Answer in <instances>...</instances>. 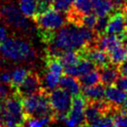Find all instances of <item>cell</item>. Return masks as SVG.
Masks as SVG:
<instances>
[{"mask_svg":"<svg viewBox=\"0 0 127 127\" xmlns=\"http://www.w3.org/2000/svg\"><path fill=\"white\" fill-rule=\"evenodd\" d=\"M125 32V15L122 11H115L109 16L106 33L120 36Z\"/></svg>","mask_w":127,"mask_h":127,"instance_id":"9","label":"cell"},{"mask_svg":"<svg viewBox=\"0 0 127 127\" xmlns=\"http://www.w3.org/2000/svg\"><path fill=\"white\" fill-rule=\"evenodd\" d=\"M108 54H109L110 62L114 65L119 66L120 64L127 60V44L122 43Z\"/></svg>","mask_w":127,"mask_h":127,"instance_id":"17","label":"cell"},{"mask_svg":"<svg viewBox=\"0 0 127 127\" xmlns=\"http://www.w3.org/2000/svg\"><path fill=\"white\" fill-rule=\"evenodd\" d=\"M123 13L125 15V31H126V33H127V7L125 8V10Z\"/></svg>","mask_w":127,"mask_h":127,"instance_id":"34","label":"cell"},{"mask_svg":"<svg viewBox=\"0 0 127 127\" xmlns=\"http://www.w3.org/2000/svg\"><path fill=\"white\" fill-rule=\"evenodd\" d=\"M100 76V82L105 86L113 85L116 84L117 80L121 76L119 68L117 65L110 63L104 67L97 68Z\"/></svg>","mask_w":127,"mask_h":127,"instance_id":"11","label":"cell"},{"mask_svg":"<svg viewBox=\"0 0 127 127\" xmlns=\"http://www.w3.org/2000/svg\"><path fill=\"white\" fill-rule=\"evenodd\" d=\"M95 68H96L95 65L91 60L80 57V60H78L77 63L72 65V66H70V67L64 68L63 72L65 74H68V75L79 77L81 75H84L89 71L95 70Z\"/></svg>","mask_w":127,"mask_h":127,"instance_id":"10","label":"cell"},{"mask_svg":"<svg viewBox=\"0 0 127 127\" xmlns=\"http://www.w3.org/2000/svg\"><path fill=\"white\" fill-rule=\"evenodd\" d=\"M10 89L13 90V88L10 86V85L4 84L2 82H0V96L2 98H6L7 95H10L11 94Z\"/></svg>","mask_w":127,"mask_h":127,"instance_id":"28","label":"cell"},{"mask_svg":"<svg viewBox=\"0 0 127 127\" xmlns=\"http://www.w3.org/2000/svg\"><path fill=\"white\" fill-rule=\"evenodd\" d=\"M1 1H7V0H1Z\"/></svg>","mask_w":127,"mask_h":127,"instance_id":"36","label":"cell"},{"mask_svg":"<svg viewBox=\"0 0 127 127\" xmlns=\"http://www.w3.org/2000/svg\"><path fill=\"white\" fill-rule=\"evenodd\" d=\"M78 80L81 84L82 87L85 86H91L100 82V76H99L98 70H93L87 73L79 76Z\"/></svg>","mask_w":127,"mask_h":127,"instance_id":"20","label":"cell"},{"mask_svg":"<svg viewBox=\"0 0 127 127\" xmlns=\"http://www.w3.org/2000/svg\"><path fill=\"white\" fill-rule=\"evenodd\" d=\"M0 19L7 25L19 30H28V18L21 13L20 8L12 4L4 5L0 8Z\"/></svg>","mask_w":127,"mask_h":127,"instance_id":"5","label":"cell"},{"mask_svg":"<svg viewBox=\"0 0 127 127\" xmlns=\"http://www.w3.org/2000/svg\"><path fill=\"white\" fill-rule=\"evenodd\" d=\"M3 103H0V126H4V120H3V112H2Z\"/></svg>","mask_w":127,"mask_h":127,"instance_id":"33","label":"cell"},{"mask_svg":"<svg viewBox=\"0 0 127 127\" xmlns=\"http://www.w3.org/2000/svg\"><path fill=\"white\" fill-rule=\"evenodd\" d=\"M118 68H119L120 73L122 74V75L127 76V60H125V61H124L122 64H120V65L118 66Z\"/></svg>","mask_w":127,"mask_h":127,"instance_id":"32","label":"cell"},{"mask_svg":"<svg viewBox=\"0 0 127 127\" xmlns=\"http://www.w3.org/2000/svg\"><path fill=\"white\" fill-rule=\"evenodd\" d=\"M8 38L7 36V30L4 26H0V45L5 42Z\"/></svg>","mask_w":127,"mask_h":127,"instance_id":"31","label":"cell"},{"mask_svg":"<svg viewBox=\"0 0 127 127\" xmlns=\"http://www.w3.org/2000/svg\"><path fill=\"white\" fill-rule=\"evenodd\" d=\"M122 40L119 38V36L114 35V34H108L104 33L102 35L97 37L96 40V46L102 50L106 51L107 53L110 52L115 47L122 44Z\"/></svg>","mask_w":127,"mask_h":127,"instance_id":"15","label":"cell"},{"mask_svg":"<svg viewBox=\"0 0 127 127\" xmlns=\"http://www.w3.org/2000/svg\"><path fill=\"white\" fill-rule=\"evenodd\" d=\"M71 5H72L71 0H55L52 3V7L58 11H60L64 14H66L71 9Z\"/></svg>","mask_w":127,"mask_h":127,"instance_id":"25","label":"cell"},{"mask_svg":"<svg viewBox=\"0 0 127 127\" xmlns=\"http://www.w3.org/2000/svg\"><path fill=\"white\" fill-rule=\"evenodd\" d=\"M123 109H125V110H127V97H126V99L124 100V107H123Z\"/></svg>","mask_w":127,"mask_h":127,"instance_id":"35","label":"cell"},{"mask_svg":"<svg viewBox=\"0 0 127 127\" xmlns=\"http://www.w3.org/2000/svg\"><path fill=\"white\" fill-rule=\"evenodd\" d=\"M105 85L99 82L91 86L82 87V94L85 95L87 101L101 100L105 97Z\"/></svg>","mask_w":127,"mask_h":127,"instance_id":"14","label":"cell"},{"mask_svg":"<svg viewBox=\"0 0 127 127\" xmlns=\"http://www.w3.org/2000/svg\"><path fill=\"white\" fill-rule=\"evenodd\" d=\"M59 85H60V87L65 89L72 96L81 94L82 92V85L79 80L75 76L65 74L60 77Z\"/></svg>","mask_w":127,"mask_h":127,"instance_id":"13","label":"cell"},{"mask_svg":"<svg viewBox=\"0 0 127 127\" xmlns=\"http://www.w3.org/2000/svg\"><path fill=\"white\" fill-rule=\"evenodd\" d=\"M127 97V92L113 85H109L105 89V99L111 105L122 108L124 100Z\"/></svg>","mask_w":127,"mask_h":127,"instance_id":"12","label":"cell"},{"mask_svg":"<svg viewBox=\"0 0 127 127\" xmlns=\"http://www.w3.org/2000/svg\"><path fill=\"white\" fill-rule=\"evenodd\" d=\"M48 98L54 115H68L71 108V95L65 89L55 88L48 93Z\"/></svg>","mask_w":127,"mask_h":127,"instance_id":"6","label":"cell"},{"mask_svg":"<svg viewBox=\"0 0 127 127\" xmlns=\"http://www.w3.org/2000/svg\"><path fill=\"white\" fill-rule=\"evenodd\" d=\"M0 52L5 59L15 62L31 61L35 55L32 45L19 38H7L1 44Z\"/></svg>","mask_w":127,"mask_h":127,"instance_id":"2","label":"cell"},{"mask_svg":"<svg viewBox=\"0 0 127 127\" xmlns=\"http://www.w3.org/2000/svg\"><path fill=\"white\" fill-rule=\"evenodd\" d=\"M37 0H19V8L25 17L33 19L36 15Z\"/></svg>","mask_w":127,"mask_h":127,"instance_id":"18","label":"cell"},{"mask_svg":"<svg viewBox=\"0 0 127 127\" xmlns=\"http://www.w3.org/2000/svg\"><path fill=\"white\" fill-rule=\"evenodd\" d=\"M51 124H55L54 118L52 117H31V118H26L25 122V125L31 127L46 126Z\"/></svg>","mask_w":127,"mask_h":127,"instance_id":"23","label":"cell"},{"mask_svg":"<svg viewBox=\"0 0 127 127\" xmlns=\"http://www.w3.org/2000/svg\"><path fill=\"white\" fill-rule=\"evenodd\" d=\"M43 89L44 87H43L42 79L40 78V76L35 72L29 71L28 75L24 79V81L22 82L14 91L21 98H24V97L30 96V95L38 94Z\"/></svg>","mask_w":127,"mask_h":127,"instance_id":"8","label":"cell"},{"mask_svg":"<svg viewBox=\"0 0 127 127\" xmlns=\"http://www.w3.org/2000/svg\"><path fill=\"white\" fill-rule=\"evenodd\" d=\"M86 98L83 94H79L73 96L71 101V108L65 124L67 126H85V109L86 106Z\"/></svg>","mask_w":127,"mask_h":127,"instance_id":"7","label":"cell"},{"mask_svg":"<svg viewBox=\"0 0 127 127\" xmlns=\"http://www.w3.org/2000/svg\"><path fill=\"white\" fill-rule=\"evenodd\" d=\"M71 9L80 15L89 14L93 12L91 0H74Z\"/></svg>","mask_w":127,"mask_h":127,"instance_id":"21","label":"cell"},{"mask_svg":"<svg viewBox=\"0 0 127 127\" xmlns=\"http://www.w3.org/2000/svg\"><path fill=\"white\" fill-rule=\"evenodd\" d=\"M97 37L98 36L92 29L67 22L63 27L58 30L52 42L47 45L46 55L59 58L65 51H78L96 44Z\"/></svg>","mask_w":127,"mask_h":127,"instance_id":"1","label":"cell"},{"mask_svg":"<svg viewBox=\"0 0 127 127\" xmlns=\"http://www.w3.org/2000/svg\"><path fill=\"white\" fill-rule=\"evenodd\" d=\"M28 73V70H26L25 68L22 67H17L15 68L13 71H10V85L13 88V90H15L22 82L24 81V79L27 77Z\"/></svg>","mask_w":127,"mask_h":127,"instance_id":"19","label":"cell"},{"mask_svg":"<svg viewBox=\"0 0 127 127\" xmlns=\"http://www.w3.org/2000/svg\"><path fill=\"white\" fill-rule=\"evenodd\" d=\"M37 1H41V0H37ZM47 1H48V0H47Z\"/></svg>","mask_w":127,"mask_h":127,"instance_id":"37","label":"cell"},{"mask_svg":"<svg viewBox=\"0 0 127 127\" xmlns=\"http://www.w3.org/2000/svg\"><path fill=\"white\" fill-rule=\"evenodd\" d=\"M93 12L97 17L108 16L114 11L111 0H91Z\"/></svg>","mask_w":127,"mask_h":127,"instance_id":"16","label":"cell"},{"mask_svg":"<svg viewBox=\"0 0 127 127\" xmlns=\"http://www.w3.org/2000/svg\"><path fill=\"white\" fill-rule=\"evenodd\" d=\"M2 112L4 126L25 125L26 115L23 109L22 98L15 91L5 98Z\"/></svg>","mask_w":127,"mask_h":127,"instance_id":"3","label":"cell"},{"mask_svg":"<svg viewBox=\"0 0 127 127\" xmlns=\"http://www.w3.org/2000/svg\"><path fill=\"white\" fill-rule=\"evenodd\" d=\"M96 20H97V16L94 12H91L89 14H85L82 17L80 26H85L86 28L93 30L95 27V22H96Z\"/></svg>","mask_w":127,"mask_h":127,"instance_id":"26","label":"cell"},{"mask_svg":"<svg viewBox=\"0 0 127 127\" xmlns=\"http://www.w3.org/2000/svg\"><path fill=\"white\" fill-rule=\"evenodd\" d=\"M10 72H8V71H2V72H0V82H2L4 84L10 85Z\"/></svg>","mask_w":127,"mask_h":127,"instance_id":"30","label":"cell"},{"mask_svg":"<svg viewBox=\"0 0 127 127\" xmlns=\"http://www.w3.org/2000/svg\"><path fill=\"white\" fill-rule=\"evenodd\" d=\"M116 85L118 87H120L121 89H123V90L127 92V76L121 75L119 79L117 80Z\"/></svg>","mask_w":127,"mask_h":127,"instance_id":"29","label":"cell"},{"mask_svg":"<svg viewBox=\"0 0 127 127\" xmlns=\"http://www.w3.org/2000/svg\"><path fill=\"white\" fill-rule=\"evenodd\" d=\"M113 119L114 126H127V110L122 108L114 114Z\"/></svg>","mask_w":127,"mask_h":127,"instance_id":"27","label":"cell"},{"mask_svg":"<svg viewBox=\"0 0 127 127\" xmlns=\"http://www.w3.org/2000/svg\"><path fill=\"white\" fill-rule=\"evenodd\" d=\"M109 16L110 15L102 16V17H97L95 27L93 29L94 32L96 33L97 36H100L102 35V34H104V33H106V29H107V26H108V23H109Z\"/></svg>","mask_w":127,"mask_h":127,"instance_id":"24","label":"cell"},{"mask_svg":"<svg viewBox=\"0 0 127 127\" xmlns=\"http://www.w3.org/2000/svg\"><path fill=\"white\" fill-rule=\"evenodd\" d=\"M32 21L35 22L37 28L50 31H58L67 23L66 15L64 17V13L58 11L53 7L48 8L42 14L36 15Z\"/></svg>","mask_w":127,"mask_h":127,"instance_id":"4","label":"cell"},{"mask_svg":"<svg viewBox=\"0 0 127 127\" xmlns=\"http://www.w3.org/2000/svg\"><path fill=\"white\" fill-rule=\"evenodd\" d=\"M59 59L61 61L63 67L67 68L77 63L78 60H80V56H79L77 51H75V50H69V51L63 52L59 57Z\"/></svg>","mask_w":127,"mask_h":127,"instance_id":"22","label":"cell"}]
</instances>
